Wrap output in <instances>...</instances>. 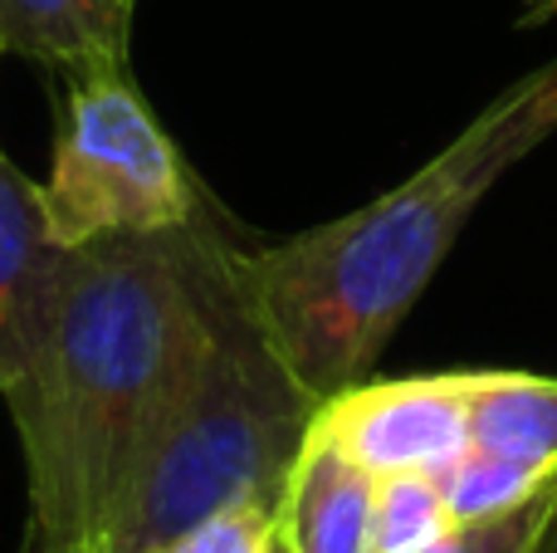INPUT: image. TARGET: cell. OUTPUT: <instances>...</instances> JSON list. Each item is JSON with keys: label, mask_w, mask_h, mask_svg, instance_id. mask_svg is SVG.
Instances as JSON below:
<instances>
[{"label": "cell", "mask_w": 557, "mask_h": 553, "mask_svg": "<svg viewBox=\"0 0 557 553\" xmlns=\"http://www.w3.org/2000/svg\"><path fill=\"white\" fill-rule=\"evenodd\" d=\"M215 245L221 235L196 216L182 231L64 250L29 382L10 402L35 553H113L201 362Z\"/></svg>", "instance_id": "obj_1"}, {"label": "cell", "mask_w": 557, "mask_h": 553, "mask_svg": "<svg viewBox=\"0 0 557 553\" xmlns=\"http://www.w3.org/2000/svg\"><path fill=\"white\" fill-rule=\"evenodd\" d=\"M548 137H557V54L494 94L376 201L278 245L225 250L245 309L313 402L372 372L480 201Z\"/></svg>", "instance_id": "obj_2"}, {"label": "cell", "mask_w": 557, "mask_h": 553, "mask_svg": "<svg viewBox=\"0 0 557 553\" xmlns=\"http://www.w3.org/2000/svg\"><path fill=\"white\" fill-rule=\"evenodd\" d=\"M215 245L211 323L196 378L133 495L113 553H147L201 529L235 505H284V486L313 427V392L288 372L278 348L245 309Z\"/></svg>", "instance_id": "obj_3"}, {"label": "cell", "mask_w": 557, "mask_h": 553, "mask_svg": "<svg viewBox=\"0 0 557 553\" xmlns=\"http://www.w3.org/2000/svg\"><path fill=\"white\" fill-rule=\"evenodd\" d=\"M39 196L59 245L182 231L201 216L182 152L143 103L127 69L64 84L54 172Z\"/></svg>", "instance_id": "obj_4"}, {"label": "cell", "mask_w": 557, "mask_h": 553, "mask_svg": "<svg viewBox=\"0 0 557 553\" xmlns=\"http://www.w3.org/2000/svg\"><path fill=\"white\" fill-rule=\"evenodd\" d=\"M313 427L367 476L445 470L470 446V372L352 382L318 402Z\"/></svg>", "instance_id": "obj_5"}, {"label": "cell", "mask_w": 557, "mask_h": 553, "mask_svg": "<svg viewBox=\"0 0 557 553\" xmlns=\"http://www.w3.org/2000/svg\"><path fill=\"white\" fill-rule=\"evenodd\" d=\"M69 245L54 241L39 186L0 152V397L15 402L29 382L35 339Z\"/></svg>", "instance_id": "obj_6"}, {"label": "cell", "mask_w": 557, "mask_h": 553, "mask_svg": "<svg viewBox=\"0 0 557 553\" xmlns=\"http://www.w3.org/2000/svg\"><path fill=\"white\" fill-rule=\"evenodd\" d=\"M372 500L376 476L308 427L278 505V539L288 553H372Z\"/></svg>", "instance_id": "obj_7"}, {"label": "cell", "mask_w": 557, "mask_h": 553, "mask_svg": "<svg viewBox=\"0 0 557 553\" xmlns=\"http://www.w3.org/2000/svg\"><path fill=\"white\" fill-rule=\"evenodd\" d=\"M137 0H0V45L59 84L123 74Z\"/></svg>", "instance_id": "obj_8"}, {"label": "cell", "mask_w": 557, "mask_h": 553, "mask_svg": "<svg viewBox=\"0 0 557 553\" xmlns=\"http://www.w3.org/2000/svg\"><path fill=\"white\" fill-rule=\"evenodd\" d=\"M470 446L529 470L557 466V378L519 368L470 372Z\"/></svg>", "instance_id": "obj_9"}, {"label": "cell", "mask_w": 557, "mask_h": 553, "mask_svg": "<svg viewBox=\"0 0 557 553\" xmlns=\"http://www.w3.org/2000/svg\"><path fill=\"white\" fill-rule=\"evenodd\" d=\"M460 529L435 470L382 476L372 500V553H435Z\"/></svg>", "instance_id": "obj_10"}, {"label": "cell", "mask_w": 557, "mask_h": 553, "mask_svg": "<svg viewBox=\"0 0 557 553\" xmlns=\"http://www.w3.org/2000/svg\"><path fill=\"white\" fill-rule=\"evenodd\" d=\"M441 476V490L450 500L455 519L460 525H480V519H499L509 509H519L523 500H533L543 486L557 476L553 470H529V466H513V460H499V456H484V451L465 446L460 456L450 460Z\"/></svg>", "instance_id": "obj_11"}, {"label": "cell", "mask_w": 557, "mask_h": 553, "mask_svg": "<svg viewBox=\"0 0 557 553\" xmlns=\"http://www.w3.org/2000/svg\"><path fill=\"white\" fill-rule=\"evenodd\" d=\"M553 519H557V476L533 500L509 509V515L480 519V525H460L435 553H539Z\"/></svg>", "instance_id": "obj_12"}, {"label": "cell", "mask_w": 557, "mask_h": 553, "mask_svg": "<svg viewBox=\"0 0 557 553\" xmlns=\"http://www.w3.org/2000/svg\"><path fill=\"white\" fill-rule=\"evenodd\" d=\"M274 534H278L274 505H235L225 515L206 519L191 534L172 539V544H157L147 553H270Z\"/></svg>", "instance_id": "obj_13"}, {"label": "cell", "mask_w": 557, "mask_h": 553, "mask_svg": "<svg viewBox=\"0 0 557 553\" xmlns=\"http://www.w3.org/2000/svg\"><path fill=\"white\" fill-rule=\"evenodd\" d=\"M548 20H557V0H523L519 5L523 29H539V25H548Z\"/></svg>", "instance_id": "obj_14"}, {"label": "cell", "mask_w": 557, "mask_h": 553, "mask_svg": "<svg viewBox=\"0 0 557 553\" xmlns=\"http://www.w3.org/2000/svg\"><path fill=\"white\" fill-rule=\"evenodd\" d=\"M539 553H557V519H553V529H548V539H543Z\"/></svg>", "instance_id": "obj_15"}, {"label": "cell", "mask_w": 557, "mask_h": 553, "mask_svg": "<svg viewBox=\"0 0 557 553\" xmlns=\"http://www.w3.org/2000/svg\"><path fill=\"white\" fill-rule=\"evenodd\" d=\"M270 553H288V549H284V539H278V534H274V544H270Z\"/></svg>", "instance_id": "obj_16"}, {"label": "cell", "mask_w": 557, "mask_h": 553, "mask_svg": "<svg viewBox=\"0 0 557 553\" xmlns=\"http://www.w3.org/2000/svg\"><path fill=\"white\" fill-rule=\"evenodd\" d=\"M0 49H5V45H0Z\"/></svg>", "instance_id": "obj_17"}, {"label": "cell", "mask_w": 557, "mask_h": 553, "mask_svg": "<svg viewBox=\"0 0 557 553\" xmlns=\"http://www.w3.org/2000/svg\"><path fill=\"white\" fill-rule=\"evenodd\" d=\"M29 553H35V549H29Z\"/></svg>", "instance_id": "obj_18"}]
</instances>
